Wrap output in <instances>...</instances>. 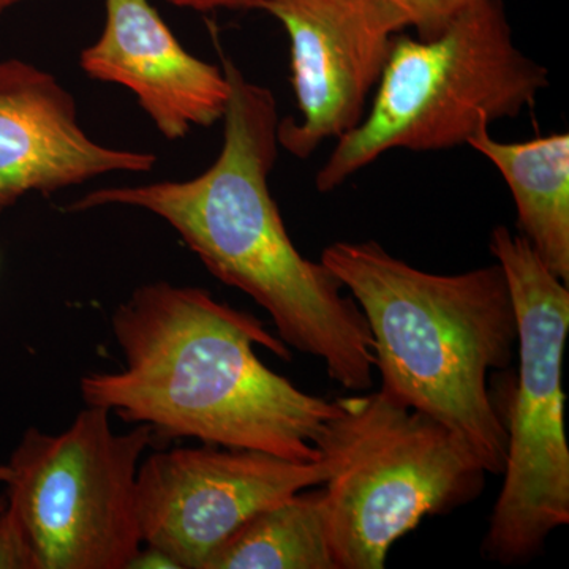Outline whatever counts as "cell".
<instances>
[{
  "label": "cell",
  "instance_id": "cell-1",
  "mask_svg": "<svg viewBox=\"0 0 569 569\" xmlns=\"http://www.w3.org/2000/svg\"><path fill=\"white\" fill-rule=\"evenodd\" d=\"M222 69L230 82L223 146L203 174L93 190L69 211L119 204L156 213L213 277L263 307L284 346L316 356L340 387L365 391L376 372L365 313L328 266L299 253L269 190L279 151L274 96L231 59Z\"/></svg>",
  "mask_w": 569,
  "mask_h": 569
},
{
  "label": "cell",
  "instance_id": "cell-2",
  "mask_svg": "<svg viewBox=\"0 0 569 569\" xmlns=\"http://www.w3.org/2000/svg\"><path fill=\"white\" fill-rule=\"evenodd\" d=\"M122 369L81 377L86 406L151 427L153 436L252 449L296 462L320 460L337 400L309 395L258 358L290 361V348L252 313L209 291L141 284L111 317Z\"/></svg>",
  "mask_w": 569,
  "mask_h": 569
},
{
  "label": "cell",
  "instance_id": "cell-3",
  "mask_svg": "<svg viewBox=\"0 0 569 569\" xmlns=\"http://www.w3.org/2000/svg\"><path fill=\"white\" fill-rule=\"evenodd\" d=\"M361 307L385 396L456 433L488 475L507 466V421L488 378L511 366L518 318L501 266L460 274L422 271L377 241L335 242L321 253Z\"/></svg>",
  "mask_w": 569,
  "mask_h": 569
},
{
  "label": "cell",
  "instance_id": "cell-4",
  "mask_svg": "<svg viewBox=\"0 0 569 569\" xmlns=\"http://www.w3.org/2000/svg\"><path fill=\"white\" fill-rule=\"evenodd\" d=\"M548 86V70L516 47L503 0H477L430 39L395 36L372 110L337 140L317 189L331 192L392 149L467 144Z\"/></svg>",
  "mask_w": 569,
  "mask_h": 569
},
{
  "label": "cell",
  "instance_id": "cell-5",
  "mask_svg": "<svg viewBox=\"0 0 569 569\" xmlns=\"http://www.w3.org/2000/svg\"><path fill=\"white\" fill-rule=\"evenodd\" d=\"M318 443L337 569H383L392 545L427 516L481 496L488 471L440 421L383 392L340 397Z\"/></svg>",
  "mask_w": 569,
  "mask_h": 569
},
{
  "label": "cell",
  "instance_id": "cell-6",
  "mask_svg": "<svg viewBox=\"0 0 569 569\" xmlns=\"http://www.w3.org/2000/svg\"><path fill=\"white\" fill-rule=\"evenodd\" d=\"M490 253L503 269L518 318L519 383L507 422V466L482 539L486 560L512 567L541 556L569 522V447L563 353L569 288L523 236L493 228Z\"/></svg>",
  "mask_w": 569,
  "mask_h": 569
},
{
  "label": "cell",
  "instance_id": "cell-7",
  "mask_svg": "<svg viewBox=\"0 0 569 569\" xmlns=\"http://www.w3.org/2000/svg\"><path fill=\"white\" fill-rule=\"evenodd\" d=\"M111 413L86 406L66 430L29 427L7 463V507L39 569H129L142 548L137 478L156 436L116 433Z\"/></svg>",
  "mask_w": 569,
  "mask_h": 569
},
{
  "label": "cell",
  "instance_id": "cell-8",
  "mask_svg": "<svg viewBox=\"0 0 569 569\" xmlns=\"http://www.w3.org/2000/svg\"><path fill=\"white\" fill-rule=\"evenodd\" d=\"M329 477L323 458L296 462L213 445L153 452L138 468L142 545L162 550L178 569H206L254 515Z\"/></svg>",
  "mask_w": 569,
  "mask_h": 569
},
{
  "label": "cell",
  "instance_id": "cell-9",
  "mask_svg": "<svg viewBox=\"0 0 569 569\" xmlns=\"http://www.w3.org/2000/svg\"><path fill=\"white\" fill-rule=\"evenodd\" d=\"M290 37L291 84L301 118L279 121L277 141L307 159L365 118L395 33L373 0H266L261 9Z\"/></svg>",
  "mask_w": 569,
  "mask_h": 569
},
{
  "label": "cell",
  "instance_id": "cell-10",
  "mask_svg": "<svg viewBox=\"0 0 569 569\" xmlns=\"http://www.w3.org/2000/svg\"><path fill=\"white\" fill-rule=\"evenodd\" d=\"M156 163L153 153L91 140L73 97L48 71L0 61V219L26 194H51L114 171L148 173Z\"/></svg>",
  "mask_w": 569,
  "mask_h": 569
},
{
  "label": "cell",
  "instance_id": "cell-11",
  "mask_svg": "<svg viewBox=\"0 0 569 569\" xmlns=\"http://www.w3.org/2000/svg\"><path fill=\"white\" fill-rule=\"evenodd\" d=\"M80 66L93 80L130 89L170 141L223 119L230 99L223 69L183 50L149 0H104L103 31Z\"/></svg>",
  "mask_w": 569,
  "mask_h": 569
},
{
  "label": "cell",
  "instance_id": "cell-12",
  "mask_svg": "<svg viewBox=\"0 0 569 569\" xmlns=\"http://www.w3.org/2000/svg\"><path fill=\"white\" fill-rule=\"evenodd\" d=\"M467 144L503 176L518 209L519 234L569 283V134L503 142L481 129Z\"/></svg>",
  "mask_w": 569,
  "mask_h": 569
},
{
  "label": "cell",
  "instance_id": "cell-13",
  "mask_svg": "<svg viewBox=\"0 0 569 569\" xmlns=\"http://www.w3.org/2000/svg\"><path fill=\"white\" fill-rule=\"evenodd\" d=\"M206 569H337L323 489L302 490L254 515Z\"/></svg>",
  "mask_w": 569,
  "mask_h": 569
},
{
  "label": "cell",
  "instance_id": "cell-14",
  "mask_svg": "<svg viewBox=\"0 0 569 569\" xmlns=\"http://www.w3.org/2000/svg\"><path fill=\"white\" fill-rule=\"evenodd\" d=\"M477 0H373L388 31L415 29L418 39H430L447 28L452 18Z\"/></svg>",
  "mask_w": 569,
  "mask_h": 569
},
{
  "label": "cell",
  "instance_id": "cell-15",
  "mask_svg": "<svg viewBox=\"0 0 569 569\" xmlns=\"http://www.w3.org/2000/svg\"><path fill=\"white\" fill-rule=\"evenodd\" d=\"M0 568L39 569L24 530L9 507L0 511Z\"/></svg>",
  "mask_w": 569,
  "mask_h": 569
},
{
  "label": "cell",
  "instance_id": "cell-16",
  "mask_svg": "<svg viewBox=\"0 0 569 569\" xmlns=\"http://www.w3.org/2000/svg\"><path fill=\"white\" fill-rule=\"evenodd\" d=\"M171 6L178 9L193 11H216V10H260L266 0H167Z\"/></svg>",
  "mask_w": 569,
  "mask_h": 569
},
{
  "label": "cell",
  "instance_id": "cell-17",
  "mask_svg": "<svg viewBox=\"0 0 569 569\" xmlns=\"http://www.w3.org/2000/svg\"><path fill=\"white\" fill-rule=\"evenodd\" d=\"M18 2H20V0H0V17Z\"/></svg>",
  "mask_w": 569,
  "mask_h": 569
},
{
  "label": "cell",
  "instance_id": "cell-18",
  "mask_svg": "<svg viewBox=\"0 0 569 569\" xmlns=\"http://www.w3.org/2000/svg\"><path fill=\"white\" fill-rule=\"evenodd\" d=\"M7 479V467L0 466V482H6Z\"/></svg>",
  "mask_w": 569,
  "mask_h": 569
},
{
  "label": "cell",
  "instance_id": "cell-19",
  "mask_svg": "<svg viewBox=\"0 0 569 569\" xmlns=\"http://www.w3.org/2000/svg\"><path fill=\"white\" fill-rule=\"evenodd\" d=\"M7 507V497H0V511H3Z\"/></svg>",
  "mask_w": 569,
  "mask_h": 569
}]
</instances>
